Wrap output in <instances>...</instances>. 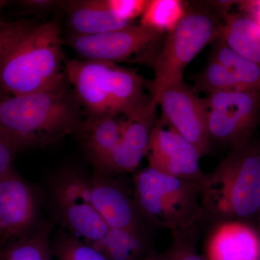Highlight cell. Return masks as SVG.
I'll use <instances>...</instances> for the list:
<instances>
[{
	"mask_svg": "<svg viewBox=\"0 0 260 260\" xmlns=\"http://www.w3.org/2000/svg\"><path fill=\"white\" fill-rule=\"evenodd\" d=\"M64 73L84 116L134 117L153 101L146 82L135 70L107 61L66 59Z\"/></svg>",
	"mask_w": 260,
	"mask_h": 260,
	"instance_id": "obj_2",
	"label": "cell"
},
{
	"mask_svg": "<svg viewBox=\"0 0 260 260\" xmlns=\"http://www.w3.org/2000/svg\"><path fill=\"white\" fill-rule=\"evenodd\" d=\"M16 151L12 145L0 135V178L13 169V158Z\"/></svg>",
	"mask_w": 260,
	"mask_h": 260,
	"instance_id": "obj_28",
	"label": "cell"
},
{
	"mask_svg": "<svg viewBox=\"0 0 260 260\" xmlns=\"http://www.w3.org/2000/svg\"><path fill=\"white\" fill-rule=\"evenodd\" d=\"M260 260V259H259Z\"/></svg>",
	"mask_w": 260,
	"mask_h": 260,
	"instance_id": "obj_35",
	"label": "cell"
},
{
	"mask_svg": "<svg viewBox=\"0 0 260 260\" xmlns=\"http://www.w3.org/2000/svg\"><path fill=\"white\" fill-rule=\"evenodd\" d=\"M52 255L47 229L21 237L0 249V260H51Z\"/></svg>",
	"mask_w": 260,
	"mask_h": 260,
	"instance_id": "obj_22",
	"label": "cell"
},
{
	"mask_svg": "<svg viewBox=\"0 0 260 260\" xmlns=\"http://www.w3.org/2000/svg\"><path fill=\"white\" fill-rule=\"evenodd\" d=\"M207 5H188L184 18L167 34L161 49L151 62L153 79L146 82V88L155 102L166 87L184 80L189 63L208 44L220 37L223 19L209 2Z\"/></svg>",
	"mask_w": 260,
	"mask_h": 260,
	"instance_id": "obj_6",
	"label": "cell"
},
{
	"mask_svg": "<svg viewBox=\"0 0 260 260\" xmlns=\"http://www.w3.org/2000/svg\"><path fill=\"white\" fill-rule=\"evenodd\" d=\"M157 102L152 101L138 115L126 119L120 141L95 169L107 176L134 172L146 155L150 133L156 121Z\"/></svg>",
	"mask_w": 260,
	"mask_h": 260,
	"instance_id": "obj_12",
	"label": "cell"
},
{
	"mask_svg": "<svg viewBox=\"0 0 260 260\" xmlns=\"http://www.w3.org/2000/svg\"><path fill=\"white\" fill-rule=\"evenodd\" d=\"M83 108L69 82L0 102V135L15 151L45 146L78 132Z\"/></svg>",
	"mask_w": 260,
	"mask_h": 260,
	"instance_id": "obj_1",
	"label": "cell"
},
{
	"mask_svg": "<svg viewBox=\"0 0 260 260\" xmlns=\"http://www.w3.org/2000/svg\"><path fill=\"white\" fill-rule=\"evenodd\" d=\"M238 5H240L241 10L249 15L260 28V0L238 2Z\"/></svg>",
	"mask_w": 260,
	"mask_h": 260,
	"instance_id": "obj_30",
	"label": "cell"
},
{
	"mask_svg": "<svg viewBox=\"0 0 260 260\" xmlns=\"http://www.w3.org/2000/svg\"><path fill=\"white\" fill-rule=\"evenodd\" d=\"M192 88L198 94L203 93L206 95L220 92L246 90L225 66L212 58L203 70L195 75Z\"/></svg>",
	"mask_w": 260,
	"mask_h": 260,
	"instance_id": "obj_23",
	"label": "cell"
},
{
	"mask_svg": "<svg viewBox=\"0 0 260 260\" xmlns=\"http://www.w3.org/2000/svg\"><path fill=\"white\" fill-rule=\"evenodd\" d=\"M210 58L229 70L244 90L260 93V68L228 47L220 37L215 41Z\"/></svg>",
	"mask_w": 260,
	"mask_h": 260,
	"instance_id": "obj_20",
	"label": "cell"
},
{
	"mask_svg": "<svg viewBox=\"0 0 260 260\" xmlns=\"http://www.w3.org/2000/svg\"><path fill=\"white\" fill-rule=\"evenodd\" d=\"M64 39L56 20L37 25L0 68V90L10 95L49 90L68 81Z\"/></svg>",
	"mask_w": 260,
	"mask_h": 260,
	"instance_id": "obj_4",
	"label": "cell"
},
{
	"mask_svg": "<svg viewBox=\"0 0 260 260\" xmlns=\"http://www.w3.org/2000/svg\"><path fill=\"white\" fill-rule=\"evenodd\" d=\"M0 238H2V236H1V234H0Z\"/></svg>",
	"mask_w": 260,
	"mask_h": 260,
	"instance_id": "obj_34",
	"label": "cell"
},
{
	"mask_svg": "<svg viewBox=\"0 0 260 260\" xmlns=\"http://www.w3.org/2000/svg\"><path fill=\"white\" fill-rule=\"evenodd\" d=\"M256 218L258 219V223H259V225L260 228V209L259 210V212H258L257 216H256Z\"/></svg>",
	"mask_w": 260,
	"mask_h": 260,
	"instance_id": "obj_33",
	"label": "cell"
},
{
	"mask_svg": "<svg viewBox=\"0 0 260 260\" xmlns=\"http://www.w3.org/2000/svg\"><path fill=\"white\" fill-rule=\"evenodd\" d=\"M8 3H9V2L5 1V0H0V20H2V12H3V9H4L5 7L8 4Z\"/></svg>",
	"mask_w": 260,
	"mask_h": 260,
	"instance_id": "obj_31",
	"label": "cell"
},
{
	"mask_svg": "<svg viewBox=\"0 0 260 260\" xmlns=\"http://www.w3.org/2000/svg\"><path fill=\"white\" fill-rule=\"evenodd\" d=\"M126 118L84 116L78 133L94 167L107 158L120 141Z\"/></svg>",
	"mask_w": 260,
	"mask_h": 260,
	"instance_id": "obj_17",
	"label": "cell"
},
{
	"mask_svg": "<svg viewBox=\"0 0 260 260\" xmlns=\"http://www.w3.org/2000/svg\"><path fill=\"white\" fill-rule=\"evenodd\" d=\"M110 176L99 174L86 179L87 191L98 213L110 229L145 231L143 219L133 194Z\"/></svg>",
	"mask_w": 260,
	"mask_h": 260,
	"instance_id": "obj_13",
	"label": "cell"
},
{
	"mask_svg": "<svg viewBox=\"0 0 260 260\" xmlns=\"http://www.w3.org/2000/svg\"><path fill=\"white\" fill-rule=\"evenodd\" d=\"M133 197L140 213L172 234L199 227L206 219L202 184L172 177L148 167L133 179Z\"/></svg>",
	"mask_w": 260,
	"mask_h": 260,
	"instance_id": "obj_5",
	"label": "cell"
},
{
	"mask_svg": "<svg viewBox=\"0 0 260 260\" xmlns=\"http://www.w3.org/2000/svg\"><path fill=\"white\" fill-rule=\"evenodd\" d=\"M37 24L28 20H0V68L8 56Z\"/></svg>",
	"mask_w": 260,
	"mask_h": 260,
	"instance_id": "obj_26",
	"label": "cell"
},
{
	"mask_svg": "<svg viewBox=\"0 0 260 260\" xmlns=\"http://www.w3.org/2000/svg\"><path fill=\"white\" fill-rule=\"evenodd\" d=\"M145 156L149 167L172 177L203 184L199 150L162 119L154 124Z\"/></svg>",
	"mask_w": 260,
	"mask_h": 260,
	"instance_id": "obj_11",
	"label": "cell"
},
{
	"mask_svg": "<svg viewBox=\"0 0 260 260\" xmlns=\"http://www.w3.org/2000/svg\"><path fill=\"white\" fill-rule=\"evenodd\" d=\"M223 29L220 39L238 54L260 68V28L244 12L229 11L220 15Z\"/></svg>",
	"mask_w": 260,
	"mask_h": 260,
	"instance_id": "obj_18",
	"label": "cell"
},
{
	"mask_svg": "<svg viewBox=\"0 0 260 260\" xmlns=\"http://www.w3.org/2000/svg\"><path fill=\"white\" fill-rule=\"evenodd\" d=\"M106 2L116 17L129 23L142 16L148 3V0H106Z\"/></svg>",
	"mask_w": 260,
	"mask_h": 260,
	"instance_id": "obj_27",
	"label": "cell"
},
{
	"mask_svg": "<svg viewBox=\"0 0 260 260\" xmlns=\"http://www.w3.org/2000/svg\"><path fill=\"white\" fill-rule=\"evenodd\" d=\"M206 219L244 222L260 209V144L250 140L232 148L202 184Z\"/></svg>",
	"mask_w": 260,
	"mask_h": 260,
	"instance_id": "obj_3",
	"label": "cell"
},
{
	"mask_svg": "<svg viewBox=\"0 0 260 260\" xmlns=\"http://www.w3.org/2000/svg\"><path fill=\"white\" fill-rule=\"evenodd\" d=\"M64 2L54 1V0H23L19 2V4L27 11L46 12L54 9L58 6H61Z\"/></svg>",
	"mask_w": 260,
	"mask_h": 260,
	"instance_id": "obj_29",
	"label": "cell"
},
{
	"mask_svg": "<svg viewBox=\"0 0 260 260\" xmlns=\"http://www.w3.org/2000/svg\"><path fill=\"white\" fill-rule=\"evenodd\" d=\"M162 34L141 25L95 35H72L64 39L66 45L83 60L107 61L118 64L134 56L140 60L153 61V47Z\"/></svg>",
	"mask_w": 260,
	"mask_h": 260,
	"instance_id": "obj_8",
	"label": "cell"
},
{
	"mask_svg": "<svg viewBox=\"0 0 260 260\" xmlns=\"http://www.w3.org/2000/svg\"><path fill=\"white\" fill-rule=\"evenodd\" d=\"M8 95H9V94L5 93V92L2 91V90H0V102H1V101H3L5 97L8 96Z\"/></svg>",
	"mask_w": 260,
	"mask_h": 260,
	"instance_id": "obj_32",
	"label": "cell"
},
{
	"mask_svg": "<svg viewBox=\"0 0 260 260\" xmlns=\"http://www.w3.org/2000/svg\"><path fill=\"white\" fill-rule=\"evenodd\" d=\"M162 120L199 150L202 157L209 153L211 143L207 126L204 99L184 80L166 87L156 100Z\"/></svg>",
	"mask_w": 260,
	"mask_h": 260,
	"instance_id": "obj_9",
	"label": "cell"
},
{
	"mask_svg": "<svg viewBox=\"0 0 260 260\" xmlns=\"http://www.w3.org/2000/svg\"><path fill=\"white\" fill-rule=\"evenodd\" d=\"M145 231L110 229L95 246L108 260H145L149 251Z\"/></svg>",
	"mask_w": 260,
	"mask_h": 260,
	"instance_id": "obj_19",
	"label": "cell"
},
{
	"mask_svg": "<svg viewBox=\"0 0 260 260\" xmlns=\"http://www.w3.org/2000/svg\"><path fill=\"white\" fill-rule=\"evenodd\" d=\"M207 126L211 145L232 148L250 140L259 121L260 93L253 90L206 95Z\"/></svg>",
	"mask_w": 260,
	"mask_h": 260,
	"instance_id": "obj_7",
	"label": "cell"
},
{
	"mask_svg": "<svg viewBox=\"0 0 260 260\" xmlns=\"http://www.w3.org/2000/svg\"><path fill=\"white\" fill-rule=\"evenodd\" d=\"M198 228L172 234L170 246L161 252L152 251L145 260H207L197 249Z\"/></svg>",
	"mask_w": 260,
	"mask_h": 260,
	"instance_id": "obj_24",
	"label": "cell"
},
{
	"mask_svg": "<svg viewBox=\"0 0 260 260\" xmlns=\"http://www.w3.org/2000/svg\"><path fill=\"white\" fill-rule=\"evenodd\" d=\"M37 205L31 188L13 169L0 178V234L18 237L31 226Z\"/></svg>",
	"mask_w": 260,
	"mask_h": 260,
	"instance_id": "obj_14",
	"label": "cell"
},
{
	"mask_svg": "<svg viewBox=\"0 0 260 260\" xmlns=\"http://www.w3.org/2000/svg\"><path fill=\"white\" fill-rule=\"evenodd\" d=\"M206 242L207 260H259V233L244 222H216Z\"/></svg>",
	"mask_w": 260,
	"mask_h": 260,
	"instance_id": "obj_15",
	"label": "cell"
},
{
	"mask_svg": "<svg viewBox=\"0 0 260 260\" xmlns=\"http://www.w3.org/2000/svg\"><path fill=\"white\" fill-rule=\"evenodd\" d=\"M51 250L56 260H108L93 246L69 234L59 237Z\"/></svg>",
	"mask_w": 260,
	"mask_h": 260,
	"instance_id": "obj_25",
	"label": "cell"
},
{
	"mask_svg": "<svg viewBox=\"0 0 260 260\" xmlns=\"http://www.w3.org/2000/svg\"><path fill=\"white\" fill-rule=\"evenodd\" d=\"M54 194L57 209L72 235L91 246L104 239L110 228L90 200L86 179L73 173L64 174L56 182Z\"/></svg>",
	"mask_w": 260,
	"mask_h": 260,
	"instance_id": "obj_10",
	"label": "cell"
},
{
	"mask_svg": "<svg viewBox=\"0 0 260 260\" xmlns=\"http://www.w3.org/2000/svg\"><path fill=\"white\" fill-rule=\"evenodd\" d=\"M188 5L181 0H148L140 25L160 34H168L184 18Z\"/></svg>",
	"mask_w": 260,
	"mask_h": 260,
	"instance_id": "obj_21",
	"label": "cell"
},
{
	"mask_svg": "<svg viewBox=\"0 0 260 260\" xmlns=\"http://www.w3.org/2000/svg\"><path fill=\"white\" fill-rule=\"evenodd\" d=\"M64 9L72 35H95L133 25L116 17L106 0L64 2Z\"/></svg>",
	"mask_w": 260,
	"mask_h": 260,
	"instance_id": "obj_16",
	"label": "cell"
}]
</instances>
